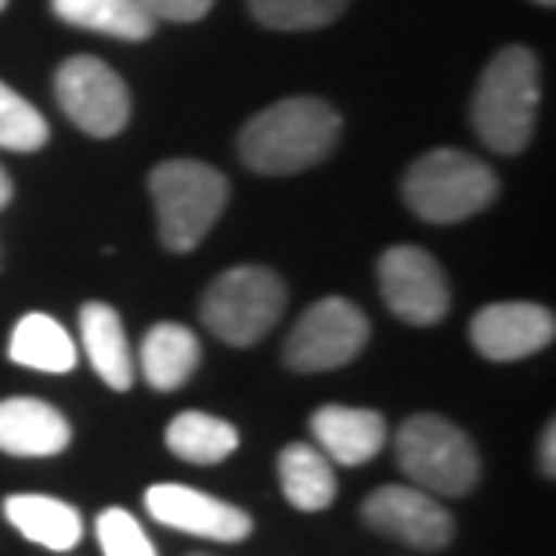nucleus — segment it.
<instances>
[{"label": "nucleus", "mask_w": 556, "mask_h": 556, "mask_svg": "<svg viewBox=\"0 0 556 556\" xmlns=\"http://www.w3.org/2000/svg\"><path fill=\"white\" fill-rule=\"evenodd\" d=\"M340 130V113L321 98H282L242 127L239 160L253 174H300L337 149Z\"/></svg>", "instance_id": "1"}, {"label": "nucleus", "mask_w": 556, "mask_h": 556, "mask_svg": "<svg viewBox=\"0 0 556 556\" xmlns=\"http://www.w3.org/2000/svg\"><path fill=\"white\" fill-rule=\"evenodd\" d=\"M542 102L539 59L520 43H509L488 62L477 80L470 119L488 149L498 155H517L528 149Z\"/></svg>", "instance_id": "2"}, {"label": "nucleus", "mask_w": 556, "mask_h": 556, "mask_svg": "<svg viewBox=\"0 0 556 556\" xmlns=\"http://www.w3.org/2000/svg\"><path fill=\"white\" fill-rule=\"evenodd\" d=\"M149 192L166 250L188 253L228 206V177L199 160H166L149 174Z\"/></svg>", "instance_id": "3"}, {"label": "nucleus", "mask_w": 556, "mask_h": 556, "mask_svg": "<svg viewBox=\"0 0 556 556\" xmlns=\"http://www.w3.org/2000/svg\"><path fill=\"white\" fill-rule=\"evenodd\" d=\"M402 195L416 217L430 225H455L495 203L498 177L470 152L433 149L408 166Z\"/></svg>", "instance_id": "4"}, {"label": "nucleus", "mask_w": 556, "mask_h": 556, "mask_svg": "<svg viewBox=\"0 0 556 556\" xmlns=\"http://www.w3.org/2000/svg\"><path fill=\"white\" fill-rule=\"evenodd\" d=\"M397 466L430 495H470L481 481V455L473 441L444 416L419 413L397 430Z\"/></svg>", "instance_id": "5"}, {"label": "nucleus", "mask_w": 556, "mask_h": 556, "mask_svg": "<svg viewBox=\"0 0 556 556\" xmlns=\"http://www.w3.org/2000/svg\"><path fill=\"white\" fill-rule=\"evenodd\" d=\"M286 311V282L264 264H239L217 275L203 293L206 329L231 348H253L278 326Z\"/></svg>", "instance_id": "6"}, {"label": "nucleus", "mask_w": 556, "mask_h": 556, "mask_svg": "<svg viewBox=\"0 0 556 556\" xmlns=\"http://www.w3.org/2000/svg\"><path fill=\"white\" fill-rule=\"evenodd\" d=\"M369 343V318L343 296L311 304L286 337L282 362L293 372H329L354 362Z\"/></svg>", "instance_id": "7"}, {"label": "nucleus", "mask_w": 556, "mask_h": 556, "mask_svg": "<svg viewBox=\"0 0 556 556\" xmlns=\"http://www.w3.org/2000/svg\"><path fill=\"white\" fill-rule=\"evenodd\" d=\"M54 98L62 113L91 138H116L130 124V91L124 76L91 54H73L59 65Z\"/></svg>", "instance_id": "8"}, {"label": "nucleus", "mask_w": 556, "mask_h": 556, "mask_svg": "<svg viewBox=\"0 0 556 556\" xmlns=\"http://www.w3.org/2000/svg\"><path fill=\"white\" fill-rule=\"evenodd\" d=\"M362 520L376 535H387L402 546L438 553L452 542L455 520L438 503V495L416 484H383L362 503Z\"/></svg>", "instance_id": "9"}, {"label": "nucleus", "mask_w": 556, "mask_h": 556, "mask_svg": "<svg viewBox=\"0 0 556 556\" xmlns=\"http://www.w3.org/2000/svg\"><path fill=\"white\" fill-rule=\"evenodd\" d=\"M383 304L408 326H438L452 307V289L441 264L419 247H391L380 257Z\"/></svg>", "instance_id": "10"}, {"label": "nucleus", "mask_w": 556, "mask_h": 556, "mask_svg": "<svg viewBox=\"0 0 556 556\" xmlns=\"http://www.w3.org/2000/svg\"><path fill=\"white\" fill-rule=\"evenodd\" d=\"M144 509L155 525L206 542H242L253 531V517L247 509L188 484H152L144 492Z\"/></svg>", "instance_id": "11"}, {"label": "nucleus", "mask_w": 556, "mask_h": 556, "mask_svg": "<svg viewBox=\"0 0 556 556\" xmlns=\"http://www.w3.org/2000/svg\"><path fill=\"white\" fill-rule=\"evenodd\" d=\"M556 337V318L549 307L528 300L488 304L470 321V340L488 362H520L549 348Z\"/></svg>", "instance_id": "12"}, {"label": "nucleus", "mask_w": 556, "mask_h": 556, "mask_svg": "<svg viewBox=\"0 0 556 556\" xmlns=\"http://www.w3.org/2000/svg\"><path fill=\"white\" fill-rule=\"evenodd\" d=\"M307 427L321 455L340 466H365L387 444V419L376 408L321 405Z\"/></svg>", "instance_id": "13"}, {"label": "nucleus", "mask_w": 556, "mask_h": 556, "mask_svg": "<svg viewBox=\"0 0 556 556\" xmlns=\"http://www.w3.org/2000/svg\"><path fill=\"white\" fill-rule=\"evenodd\" d=\"M73 430L59 408L40 397H4L0 402V452L18 459H51L70 448Z\"/></svg>", "instance_id": "14"}, {"label": "nucleus", "mask_w": 556, "mask_h": 556, "mask_svg": "<svg viewBox=\"0 0 556 556\" xmlns=\"http://www.w3.org/2000/svg\"><path fill=\"white\" fill-rule=\"evenodd\" d=\"M4 517L22 539L37 542V546L54 549V553L80 546V539H84L80 509L62 503V498H54V495H33V492L8 495Z\"/></svg>", "instance_id": "15"}, {"label": "nucleus", "mask_w": 556, "mask_h": 556, "mask_svg": "<svg viewBox=\"0 0 556 556\" xmlns=\"http://www.w3.org/2000/svg\"><path fill=\"white\" fill-rule=\"evenodd\" d=\"M80 340L94 372L102 376V383L113 387V391H130V383H135V354H130L124 321H119L116 307L98 304V300L84 304Z\"/></svg>", "instance_id": "16"}, {"label": "nucleus", "mask_w": 556, "mask_h": 556, "mask_svg": "<svg viewBox=\"0 0 556 556\" xmlns=\"http://www.w3.org/2000/svg\"><path fill=\"white\" fill-rule=\"evenodd\" d=\"M199 358H203V348H199L195 332L181 321H160L141 340V376L155 391L185 387L199 369Z\"/></svg>", "instance_id": "17"}, {"label": "nucleus", "mask_w": 556, "mask_h": 556, "mask_svg": "<svg viewBox=\"0 0 556 556\" xmlns=\"http://www.w3.org/2000/svg\"><path fill=\"white\" fill-rule=\"evenodd\" d=\"M278 484H282L289 506L304 509V514H318V509L332 506V498H337L332 463L311 441L286 444L282 455H278Z\"/></svg>", "instance_id": "18"}, {"label": "nucleus", "mask_w": 556, "mask_h": 556, "mask_svg": "<svg viewBox=\"0 0 556 556\" xmlns=\"http://www.w3.org/2000/svg\"><path fill=\"white\" fill-rule=\"evenodd\" d=\"M51 11L65 26L105 33L116 40H149L155 18L141 0H51Z\"/></svg>", "instance_id": "19"}, {"label": "nucleus", "mask_w": 556, "mask_h": 556, "mask_svg": "<svg viewBox=\"0 0 556 556\" xmlns=\"http://www.w3.org/2000/svg\"><path fill=\"white\" fill-rule=\"evenodd\" d=\"M8 358L22 365V369L37 372H70L76 365V343L51 315H33L18 318V326L11 329Z\"/></svg>", "instance_id": "20"}, {"label": "nucleus", "mask_w": 556, "mask_h": 556, "mask_svg": "<svg viewBox=\"0 0 556 556\" xmlns=\"http://www.w3.org/2000/svg\"><path fill=\"white\" fill-rule=\"evenodd\" d=\"M163 438H166V448H170L177 459L195 463V466L225 463L228 455L239 448V430L231 427L228 419L195 413V408L192 413L174 416Z\"/></svg>", "instance_id": "21"}, {"label": "nucleus", "mask_w": 556, "mask_h": 556, "mask_svg": "<svg viewBox=\"0 0 556 556\" xmlns=\"http://www.w3.org/2000/svg\"><path fill=\"white\" fill-rule=\"evenodd\" d=\"M247 4L261 26L300 33V29H321L329 22H337L351 0H247Z\"/></svg>", "instance_id": "22"}, {"label": "nucleus", "mask_w": 556, "mask_h": 556, "mask_svg": "<svg viewBox=\"0 0 556 556\" xmlns=\"http://www.w3.org/2000/svg\"><path fill=\"white\" fill-rule=\"evenodd\" d=\"M48 119L40 116L37 105L15 94L0 80V149L8 152H37L48 144Z\"/></svg>", "instance_id": "23"}, {"label": "nucleus", "mask_w": 556, "mask_h": 556, "mask_svg": "<svg viewBox=\"0 0 556 556\" xmlns=\"http://www.w3.org/2000/svg\"><path fill=\"white\" fill-rule=\"evenodd\" d=\"M94 531H98V546H102L105 556H160L152 546V539L144 535V528L138 525V517L119 506L102 509L94 520Z\"/></svg>", "instance_id": "24"}, {"label": "nucleus", "mask_w": 556, "mask_h": 556, "mask_svg": "<svg viewBox=\"0 0 556 556\" xmlns=\"http://www.w3.org/2000/svg\"><path fill=\"white\" fill-rule=\"evenodd\" d=\"M155 22H195L203 18L214 0H141Z\"/></svg>", "instance_id": "25"}, {"label": "nucleus", "mask_w": 556, "mask_h": 556, "mask_svg": "<svg viewBox=\"0 0 556 556\" xmlns=\"http://www.w3.org/2000/svg\"><path fill=\"white\" fill-rule=\"evenodd\" d=\"M553 448H556V427L549 422L546 433H542V470H546V477L556 473V459H553Z\"/></svg>", "instance_id": "26"}, {"label": "nucleus", "mask_w": 556, "mask_h": 556, "mask_svg": "<svg viewBox=\"0 0 556 556\" xmlns=\"http://www.w3.org/2000/svg\"><path fill=\"white\" fill-rule=\"evenodd\" d=\"M11 203V177L4 174V166H0V210Z\"/></svg>", "instance_id": "27"}, {"label": "nucleus", "mask_w": 556, "mask_h": 556, "mask_svg": "<svg viewBox=\"0 0 556 556\" xmlns=\"http://www.w3.org/2000/svg\"><path fill=\"white\" fill-rule=\"evenodd\" d=\"M535 4H542V8H553V4H556V0H535Z\"/></svg>", "instance_id": "28"}, {"label": "nucleus", "mask_w": 556, "mask_h": 556, "mask_svg": "<svg viewBox=\"0 0 556 556\" xmlns=\"http://www.w3.org/2000/svg\"><path fill=\"white\" fill-rule=\"evenodd\" d=\"M8 8V0H0V11H4Z\"/></svg>", "instance_id": "29"}, {"label": "nucleus", "mask_w": 556, "mask_h": 556, "mask_svg": "<svg viewBox=\"0 0 556 556\" xmlns=\"http://www.w3.org/2000/svg\"><path fill=\"white\" fill-rule=\"evenodd\" d=\"M195 556H203V553H195Z\"/></svg>", "instance_id": "30"}]
</instances>
